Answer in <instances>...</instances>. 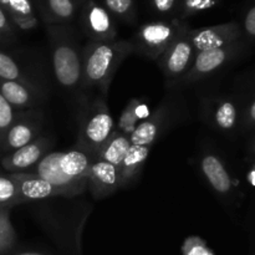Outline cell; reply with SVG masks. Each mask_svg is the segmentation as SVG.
Listing matches in <instances>:
<instances>
[{"instance_id":"1","label":"cell","mask_w":255,"mask_h":255,"mask_svg":"<svg viewBox=\"0 0 255 255\" xmlns=\"http://www.w3.org/2000/svg\"><path fill=\"white\" fill-rule=\"evenodd\" d=\"M95 159V154L76 146L69 151L49 152L30 172L75 197L87 191L90 167Z\"/></svg>"},{"instance_id":"2","label":"cell","mask_w":255,"mask_h":255,"mask_svg":"<svg viewBox=\"0 0 255 255\" xmlns=\"http://www.w3.org/2000/svg\"><path fill=\"white\" fill-rule=\"evenodd\" d=\"M132 52L131 41H90L82 49V90L97 89L106 96L115 74Z\"/></svg>"},{"instance_id":"3","label":"cell","mask_w":255,"mask_h":255,"mask_svg":"<svg viewBox=\"0 0 255 255\" xmlns=\"http://www.w3.org/2000/svg\"><path fill=\"white\" fill-rule=\"evenodd\" d=\"M50 56L54 77L64 91L82 92V49L65 32L50 31Z\"/></svg>"},{"instance_id":"4","label":"cell","mask_w":255,"mask_h":255,"mask_svg":"<svg viewBox=\"0 0 255 255\" xmlns=\"http://www.w3.org/2000/svg\"><path fill=\"white\" fill-rule=\"evenodd\" d=\"M114 129V117L106 100L104 96L95 97L81 110L76 146L96 156Z\"/></svg>"},{"instance_id":"5","label":"cell","mask_w":255,"mask_h":255,"mask_svg":"<svg viewBox=\"0 0 255 255\" xmlns=\"http://www.w3.org/2000/svg\"><path fill=\"white\" fill-rule=\"evenodd\" d=\"M181 111L178 101L173 97H166L146 120L139 122L129 134L132 144L151 146L162 138L177 124Z\"/></svg>"},{"instance_id":"6","label":"cell","mask_w":255,"mask_h":255,"mask_svg":"<svg viewBox=\"0 0 255 255\" xmlns=\"http://www.w3.org/2000/svg\"><path fill=\"white\" fill-rule=\"evenodd\" d=\"M196 56L197 51L192 42L191 34L183 30L157 60L169 87H174L186 76Z\"/></svg>"},{"instance_id":"7","label":"cell","mask_w":255,"mask_h":255,"mask_svg":"<svg viewBox=\"0 0 255 255\" xmlns=\"http://www.w3.org/2000/svg\"><path fill=\"white\" fill-rule=\"evenodd\" d=\"M183 30L178 26V24L169 22L158 21L146 24L141 27L136 39L131 41L133 45V51L138 52L146 59L157 61Z\"/></svg>"},{"instance_id":"8","label":"cell","mask_w":255,"mask_h":255,"mask_svg":"<svg viewBox=\"0 0 255 255\" xmlns=\"http://www.w3.org/2000/svg\"><path fill=\"white\" fill-rule=\"evenodd\" d=\"M42 128L44 114L41 110L35 109L22 112L0 141V158L36 139L42 133Z\"/></svg>"},{"instance_id":"9","label":"cell","mask_w":255,"mask_h":255,"mask_svg":"<svg viewBox=\"0 0 255 255\" xmlns=\"http://www.w3.org/2000/svg\"><path fill=\"white\" fill-rule=\"evenodd\" d=\"M54 143V137L41 133L26 146L2 156L0 158V164L9 173L30 172L49 152H51Z\"/></svg>"},{"instance_id":"10","label":"cell","mask_w":255,"mask_h":255,"mask_svg":"<svg viewBox=\"0 0 255 255\" xmlns=\"http://www.w3.org/2000/svg\"><path fill=\"white\" fill-rule=\"evenodd\" d=\"M237 42L226 47L219 49L206 50V51L197 52L193 65L191 66L186 76L178 82L174 87L184 86V85L197 84V82L206 80L207 77L212 76L217 71L226 66L228 61H231L237 55Z\"/></svg>"},{"instance_id":"11","label":"cell","mask_w":255,"mask_h":255,"mask_svg":"<svg viewBox=\"0 0 255 255\" xmlns=\"http://www.w3.org/2000/svg\"><path fill=\"white\" fill-rule=\"evenodd\" d=\"M201 117L214 129L228 133L238 125V106L228 96L204 97L201 101Z\"/></svg>"},{"instance_id":"12","label":"cell","mask_w":255,"mask_h":255,"mask_svg":"<svg viewBox=\"0 0 255 255\" xmlns=\"http://www.w3.org/2000/svg\"><path fill=\"white\" fill-rule=\"evenodd\" d=\"M198 168L208 186L216 194L224 198L233 192V179L223 159L211 149H203L199 154Z\"/></svg>"},{"instance_id":"13","label":"cell","mask_w":255,"mask_h":255,"mask_svg":"<svg viewBox=\"0 0 255 255\" xmlns=\"http://www.w3.org/2000/svg\"><path fill=\"white\" fill-rule=\"evenodd\" d=\"M0 94L17 111L40 109L46 101V89L0 79Z\"/></svg>"},{"instance_id":"14","label":"cell","mask_w":255,"mask_h":255,"mask_svg":"<svg viewBox=\"0 0 255 255\" xmlns=\"http://www.w3.org/2000/svg\"><path fill=\"white\" fill-rule=\"evenodd\" d=\"M17 182V203H26V202L44 201L47 198H57V197H65V198H72L67 191L61 187H57L50 182L45 181L41 177L25 172V173H12Z\"/></svg>"},{"instance_id":"15","label":"cell","mask_w":255,"mask_h":255,"mask_svg":"<svg viewBox=\"0 0 255 255\" xmlns=\"http://www.w3.org/2000/svg\"><path fill=\"white\" fill-rule=\"evenodd\" d=\"M119 189V168L101 159H95L90 167L87 191L95 199H104Z\"/></svg>"},{"instance_id":"16","label":"cell","mask_w":255,"mask_h":255,"mask_svg":"<svg viewBox=\"0 0 255 255\" xmlns=\"http://www.w3.org/2000/svg\"><path fill=\"white\" fill-rule=\"evenodd\" d=\"M189 34L196 51L201 52L236 44L239 37V30L236 25H223L194 30L189 31Z\"/></svg>"},{"instance_id":"17","label":"cell","mask_w":255,"mask_h":255,"mask_svg":"<svg viewBox=\"0 0 255 255\" xmlns=\"http://www.w3.org/2000/svg\"><path fill=\"white\" fill-rule=\"evenodd\" d=\"M0 79L35 85L46 89L44 79L36 74L34 69L24 65L21 60L4 50H0Z\"/></svg>"},{"instance_id":"18","label":"cell","mask_w":255,"mask_h":255,"mask_svg":"<svg viewBox=\"0 0 255 255\" xmlns=\"http://www.w3.org/2000/svg\"><path fill=\"white\" fill-rule=\"evenodd\" d=\"M151 146H139V144H131L128 152L122 159L119 168L120 189H127L132 184L136 183L139 178L144 163L151 152Z\"/></svg>"},{"instance_id":"19","label":"cell","mask_w":255,"mask_h":255,"mask_svg":"<svg viewBox=\"0 0 255 255\" xmlns=\"http://www.w3.org/2000/svg\"><path fill=\"white\" fill-rule=\"evenodd\" d=\"M87 32L92 37L91 41H112L116 36V30L112 24L111 16L104 7L92 5L86 15Z\"/></svg>"},{"instance_id":"20","label":"cell","mask_w":255,"mask_h":255,"mask_svg":"<svg viewBox=\"0 0 255 255\" xmlns=\"http://www.w3.org/2000/svg\"><path fill=\"white\" fill-rule=\"evenodd\" d=\"M131 144L128 134L114 129L109 138L106 139V142L102 144L100 151L97 152L96 159H101V161L107 162L112 166L119 167L128 152Z\"/></svg>"},{"instance_id":"21","label":"cell","mask_w":255,"mask_h":255,"mask_svg":"<svg viewBox=\"0 0 255 255\" xmlns=\"http://www.w3.org/2000/svg\"><path fill=\"white\" fill-rule=\"evenodd\" d=\"M7 7L11 12L14 21L20 29L29 30L32 29L36 24L32 16L31 5L29 0H0V6Z\"/></svg>"},{"instance_id":"22","label":"cell","mask_w":255,"mask_h":255,"mask_svg":"<svg viewBox=\"0 0 255 255\" xmlns=\"http://www.w3.org/2000/svg\"><path fill=\"white\" fill-rule=\"evenodd\" d=\"M11 208L0 206V255H9L16 244V232L10 219Z\"/></svg>"},{"instance_id":"23","label":"cell","mask_w":255,"mask_h":255,"mask_svg":"<svg viewBox=\"0 0 255 255\" xmlns=\"http://www.w3.org/2000/svg\"><path fill=\"white\" fill-rule=\"evenodd\" d=\"M143 110L144 105L142 104L141 100L138 99H132L129 100V102L127 104V106L125 107L124 112L121 114V117L119 120V124H117V131L124 132L126 134H131L133 132V129L136 128L137 122L141 120V117L143 116Z\"/></svg>"},{"instance_id":"24","label":"cell","mask_w":255,"mask_h":255,"mask_svg":"<svg viewBox=\"0 0 255 255\" xmlns=\"http://www.w3.org/2000/svg\"><path fill=\"white\" fill-rule=\"evenodd\" d=\"M17 182L14 174L0 173V206H17Z\"/></svg>"},{"instance_id":"25","label":"cell","mask_w":255,"mask_h":255,"mask_svg":"<svg viewBox=\"0 0 255 255\" xmlns=\"http://www.w3.org/2000/svg\"><path fill=\"white\" fill-rule=\"evenodd\" d=\"M24 111L15 110L0 94V141L10 126L20 117Z\"/></svg>"},{"instance_id":"26","label":"cell","mask_w":255,"mask_h":255,"mask_svg":"<svg viewBox=\"0 0 255 255\" xmlns=\"http://www.w3.org/2000/svg\"><path fill=\"white\" fill-rule=\"evenodd\" d=\"M49 7L60 20H67L74 15V4L71 0H49Z\"/></svg>"},{"instance_id":"27","label":"cell","mask_w":255,"mask_h":255,"mask_svg":"<svg viewBox=\"0 0 255 255\" xmlns=\"http://www.w3.org/2000/svg\"><path fill=\"white\" fill-rule=\"evenodd\" d=\"M15 32L12 30L11 22L7 19L6 12L0 6V44L7 45L14 40Z\"/></svg>"},{"instance_id":"28","label":"cell","mask_w":255,"mask_h":255,"mask_svg":"<svg viewBox=\"0 0 255 255\" xmlns=\"http://www.w3.org/2000/svg\"><path fill=\"white\" fill-rule=\"evenodd\" d=\"M106 5L115 14L126 16L131 11L132 0H106Z\"/></svg>"},{"instance_id":"29","label":"cell","mask_w":255,"mask_h":255,"mask_svg":"<svg viewBox=\"0 0 255 255\" xmlns=\"http://www.w3.org/2000/svg\"><path fill=\"white\" fill-rule=\"evenodd\" d=\"M184 255H209L208 249H206L204 244L202 243L199 239H194V243L192 244L191 242L186 244V249H184Z\"/></svg>"},{"instance_id":"30","label":"cell","mask_w":255,"mask_h":255,"mask_svg":"<svg viewBox=\"0 0 255 255\" xmlns=\"http://www.w3.org/2000/svg\"><path fill=\"white\" fill-rule=\"evenodd\" d=\"M214 4H216V0H186V7L192 11L209 9Z\"/></svg>"},{"instance_id":"31","label":"cell","mask_w":255,"mask_h":255,"mask_svg":"<svg viewBox=\"0 0 255 255\" xmlns=\"http://www.w3.org/2000/svg\"><path fill=\"white\" fill-rule=\"evenodd\" d=\"M244 30L251 37H255V5L252 6L244 17Z\"/></svg>"},{"instance_id":"32","label":"cell","mask_w":255,"mask_h":255,"mask_svg":"<svg viewBox=\"0 0 255 255\" xmlns=\"http://www.w3.org/2000/svg\"><path fill=\"white\" fill-rule=\"evenodd\" d=\"M154 6L158 11L168 12L173 9L174 0H154Z\"/></svg>"},{"instance_id":"33","label":"cell","mask_w":255,"mask_h":255,"mask_svg":"<svg viewBox=\"0 0 255 255\" xmlns=\"http://www.w3.org/2000/svg\"><path fill=\"white\" fill-rule=\"evenodd\" d=\"M244 122H246L247 126H255V100L247 109Z\"/></svg>"},{"instance_id":"34","label":"cell","mask_w":255,"mask_h":255,"mask_svg":"<svg viewBox=\"0 0 255 255\" xmlns=\"http://www.w3.org/2000/svg\"><path fill=\"white\" fill-rule=\"evenodd\" d=\"M14 255H46L39 253V252H31V251H26V252H19V253H15Z\"/></svg>"},{"instance_id":"35","label":"cell","mask_w":255,"mask_h":255,"mask_svg":"<svg viewBox=\"0 0 255 255\" xmlns=\"http://www.w3.org/2000/svg\"><path fill=\"white\" fill-rule=\"evenodd\" d=\"M253 151H255V141H254V143H253Z\"/></svg>"}]
</instances>
